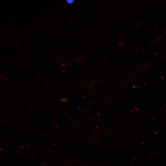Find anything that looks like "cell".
I'll return each instance as SVG.
<instances>
[{
  "label": "cell",
  "mask_w": 166,
  "mask_h": 166,
  "mask_svg": "<svg viewBox=\"0 0 166 166\" xmlns=\"http://www.w3.org/2000/svg\"><path fill=\"white\" fill-rule=\"evenodd\" d=\"M50 82H45V84L46 85H49L50 84Z\"/></svg>",
  "instance_id": "3957f363"
},
{
  "label": "cell",
  "mask_w": 166,
  "mask_h": 166,
  "mask_svg": "<svg viewBox=\"0 0 166 166\" xmlns=\"http://www.w3.org/2000/svg\"><path fill=\"white\" fill-rule=\"evenodd\" d=\"M63 113L64 114L66 115V114H65V113L63 112Z\"/></svg>",
  "instance_id": "5bb4252c"
},
{
  "label": "cell",
  "mask_w": 166,
  "mask_h": 166,
  "mask_svg": "<svg viewBox=\"0 0 166 166\" xmlns=\"http://www.w3.org/2000/svg\"><path fill=\"white\" fill-rule=\"evenodd\" d=\"M74 2V0H68L66 1V2L69 4H72Z\"/></svg>",
  "instance_id": "7a4b0ae2"
},
{
  "label": "cell",
  "mask_w": 166,
  "mask_h": 166,
  "mask_svg": "<svg viewBox=\"0 0 166 166\" xmlns=\"http://www.w3.org/2000/svg\"><path fill=\"white\" fill-rule=\"evenodd\" d=\"M61 101L63 102L66 103L67 101V99L66 98H63L61 99Z\"/></svg>",
  "instance_id": "6da1fadb"
},
{
  "label": "cell",
  "mask_w": 166,
  "mask_h": 166,
  "mask_svg": "<svg viewBox=\"0 0 166 166\" xmlns=\"http://www.w3.org/2000/svg\"><path fill=\"white\" fill-rule=\"evenodd\" d=\"M9 109V110H10V111H11V109H10V108H9V109Z\"/></svg>",
  "instance_id": "4fadbf2b"
},
{
  "label": "cell",
  "mask_w": 166,
  "mask_h": 166,
  "mask_svg": "<svg viewBox=\"0 0 166 166\" xmlns=\"http://www.w3.org/2000/svg\"><path fill=\"white\" fill-rule=\"evenodd\" d=\"M30 110L31 112H34V110H33V109H30Z\"/></svg>",
  "instance_id": "5b68a950"
},
{
  "label": "cell",
  "mask_w": 166,
  "mask_h": 166,
  "mask_svg": "<svg viewBox=\"0 0 166 166\" xmlns=\"http://www.w3.org/2000/svg\"><path fill=\"white\" fill-rule=\"evenodd\" d=\"M58 81L60 83H61V81L60 80H58Z\"/></svg>",
  "instance_id": "30bf717a"
},
{
  "label": "cell",
  "mask_w": 166,
  "mask_h": 166,
  "mask_svg": "<svg viewBox=\"0 0 166 166\" xmlns=\"http://www.w3.org/2000/svg\"><path fill=\"white\" fill-rule=\"evenodd\" d=\"M37 77L39 79H40V78L39 76H37Z\"/></svg>",
  "instance_id": "8992f818"
},
{
  "label": "cell",
  "mask_w": 166,
  "mask_h": 166,
  "mask_svg": "<svg viewBox=\"0 0 166 166\" xmlns=\"http://www.w3.org/2000/svg\"><path fill=\"white\" fill-rule=\"evenodd\" d=\"M28 124H29L30 125H31V124L30 123H28Z\"/></svg>",
  "instance_id": "7c38bea8"
},
{
  "label": "cell",
  "mask_w": 166,
  "mask_h": 166,
  "mask_svg": "<svg viewBox=\"0 0 166 166\" xmlns=\"http://www.w3.org/2000/svg\"><path fill=\"white\" fill-rule=\"evenodd\" d=\"M5 79L6 80V81H8V80L7 78H5Z\"/></svg>",
  "instance_id": "9c48e42d"
},
{
  "label": "cell",
  "mask_w": 166,
  "mask_h": 166,
  "mask_svg": "<svg viewBox=\"0 0 166 166\" xmlns=\"http://www.w3.org/2000/svg\"><path fill=\"white\" fill-rule=\"evenodd\" d=\"M4 81H6V80L5 79H4Z\"/></svg>",
  "instance_id": "e0dca14e"
},
{
  "label": "cell",
  "mask_w": 166,
  "mask_h": 166,
  "mask_svg": "<svg viewBox=\"0 0 166 166\" xmlns=\"http://www.w3.org/2000/svg\"><path fill=\"white\" fill-rule=\"evenodd\" d=\"M28 116H29L30 117H32V116H31L29 114V115H28Z\"/></svg>",
  "instance_id": "ba28073f"
},
{
  "label": "cell",
  "mask_w": 166,
  "mask_h": 166,
  "mask_svg": "<svg viewBox=\"0 0 166 166\" xmlns=\"http://www.w3.org/2000/svg\"><path fill=\"white\" fill-rule=\"evenodd\" d=\"M54 125H55V126L56 127H57V128H59L58 127V126H57V124H54Z\"/></svg>",
  "instance_id": "277c9868"
},
{
  "label": "cell",
  "mask_w": 166,
  "mask_h": 166,
  "mask_svg": "<svg viewBox=\"0 0 166 166\" xmlns=\"http://www.w3.org/2000/svg\"><path fill=\"white\" fill-rule=\"evenodd\" d=\"M54 144L55 145H56V144Z\"/></svg>",
  "instance_id": "ac0fdd59"
},
{
  "label": "cell",
  "mask_w": 166,
  "mask_h": 166,
  "mask_svg": "<svg viewBox=\"0 0 166 166\" xmlns=\"http://www.w3.org/2000/svg\"><path fill=\"white\" fill-rule=\"evenodd\" d=\"M9 113L11 114V115H13V114L11 113V112H9Z\"/></svg>",
  "instance_id": "8fae6325"
},
{
  "label": "cell",
  "mask_w": 166,
  "mask_h": 166,
  "mask_svg": "<svg viewBox=\"0 0 166 166\" xmlns=\"http://www.w3.org/2000/svg\"><path fill=\"white\" fill-rule=\"evenodd\" d=\"M62 71L64 73H65V72H64V71H63V70H62Z\"/></svg>",
  "instance_id": "2e32d148"
},
{
  "label": "cell",
  "mask_w": 166,
  "mask_h": 166,
  "mask_svg": "<svg viewBox=\"0 0 166 166\" xmlns=\"http://www.w3.org/2000/svg\"><path fill=\"white\" fill-rule=\"evenodd\" d=\"M0 77L1 78H2V76H0Z\"/></svg>",
  "instance_id": "9a60e30c"
},
{
  "label": "cell",
  "mask_w": 166,
  "mask_h": 166,
  "mask_svg": "<svg viewBox=\"0 0 166 166\" xmlns=\"http://www.w3.org/2000/svg\"><path fill=\"white\" fill-rule=\"evenodd\" d=\"M32 87L34 89H35V88L34 86H32Z\"/></svg>",
  "instance_id": "52a82bcc"
}]
</instances>
